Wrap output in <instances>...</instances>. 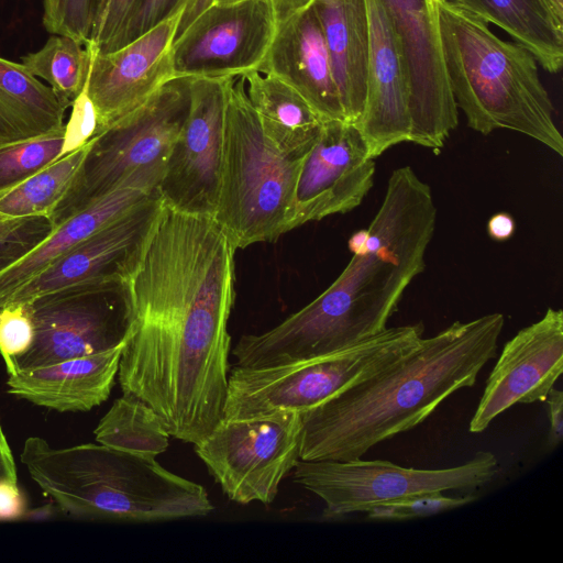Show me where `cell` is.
<instances>
[{"instance_id": "cell-20", "label": "cell", "mask_w": 563, "mask_h": 563, "mask_svg": "<svg viewBox=\"0 0 563 563\" xmlns=\"http://www.w3.org/2000/svg\"><path fill=\"white\" fill-rule=\"evenodd\" d=\"M257 71L288 84L323 121H346L321 24L312 4L278 22Z\"/></svg>"}, {"instance_id": "cell-32", "label": "cell", "mask_w": 563, "mask_h": 563, "mask_svg": "<svg viewBox=\"0 0 563 563\" xmlns=\"http://www.w3.org/2000/svg\"><path fill=\"white\" fill-rule=\"evenodd\" d=\"M48 217L0 214V273L36 247L54 230Z\"/></svg>"}, {"instance_id": "cell-29", "label": "cell", "mask_w": 563, "mask_h": 563, "mask_svg": "<svg viewBox=\"0 0 563 563\" xmlns=\"http://www.w3.org/2000/svg\"><path fill=\"white\" fill-rule=\"evenodd\" d=\"M89 142L60 156L2 195L0 197V214L8 218H49L74 181L87 153Z\"/></svg>"}, {"instance_id": "cell-17", "label": "cell", "mask_w": 563, "mask_h": 563, "mask_svg": "<svg viewBox=\"0 0 563 563\" xmlns=\"http://www.w3.org/2000/svg\"><path fill=\"white\" fill-rule=\"evenodd\" d=\"M163 205L157 194L104 225L24 283L5 305L30 302L78 283L124 282L136 265Z\"/></svg>"}, {"instance_id": "cell-35", "label": "cell", "mask_w": 563, "mask_h": 563, "mask_svg": "<svg viewBox=\"0 0 563 563\" xmlns=\"http://www.w3.org/2000/svg\"><path fill=\"white\" fill-rule=\"evenodd\" d=\"M140 0H102L90 44L97 53L113 51L129 16Z\"/></svg>"}, {"instance_id": "cell-28", "label": "cell", "mask_w": 563, "mask_h": 563, "mask_svg": "<svg viewBox=\"0 0 563 563\" xmlns=\"http://www.w3.org/2000/svg\"><path fill=\"white\" fill-rule=\"evenodd\" d=\"M92 48L66 35L51 34L36 52L21 56V63L44 80L68 108L84 89L89 76Z\"/></svg>"}, {"instance_id": "cell-10", "label": "cell", "mask_w": 563, "mask_h": 563, "mask_svg": "<svg viewBox=\"0 0 563 563\" xmlns=\"http://www.w3.org/2000/svg\"><path fill=\"white\" fill-rule=\"evenodd\" d=\"M301 434V413L278 411L222 420L194 449L230 500L269 505L300 460Z\"/></svg>"}, {"instance_id": "cell-4", "label": "cell", "mask_w": 563, "mask_h": 563, "mask_svg": "<svg viewBox=\"0 0 563 563\" xmlns=\"http://www.w3.org/2000/svg\"><path fill=\"white\" fill-rule=\"evenodd\" d=\"M20 461L42 492L75 519L156 522L205 517L214 509L202 485L145 454L100 443L53 448L29 437Z\"/></svg>"}, {"instance_id": "cell-36", "label": "cell", "mask_w": 563, "mask_h": 563, "mask_svg": "<svg viewBox=\"0 0 563 563\" xmlns=\"http://www.w3.org/2000/svg\"><path fill=\"white\" fill-rule=\"evenodd\" d=\"M189 0H140L124 24L113 51L141 36L170 16ZM112 51V52H113Z\"/></svg>"}, {"instance_id": "cell-19", "label": "cell", "mask_w": 563, "mask_h": 563, "mask_svg": "<svg viewBox=\"0 0 563 563\" xmlns=\"http://www.w3.org/2000/svg\"><path fill=\"white\" fill-rule=\"evenodd\" d=\"M369 48L363 112L354 123L372 158L402 142L411 130L408 69L382 0H366Z\"/></svg>"}, {"instance_id": "cell-15", "label": "cell", "mask_w": 563, "mask_h": 563, "mask_svg": "<svg viewBox=\"0 0 563 563\" xmlns=\"http://www.w3.org/2000/svg\"><path fill=\"white\" fill-rule=\"evenodd\" d=\"M375 162L354 123L324 121L303 156L287 231L361 205L373 187Z\"/></svg>"}, {"instance_id": "cell-33", "label": "cell", "mask_w": 563, "mask_h": 563, "mask_svg": "<svg viewBox=\"0 0 563 563\" xmlns=\"http://www.w3.org/2000/svg\"><path fill=\"white\" fill-rule=\"evenodd\" d=\"M472 494L445 496L443 492H432L407 496L373 506L365 514L371 520L399 521L433 516L473 501Z\"/></svg>"}, {"instance_id": "cell-43", "label": "cell", "mask_w": 563, "mask_h": 563, "mask_svg": "<svg viewBox=\"0 0 563 563\" xmlns=\"http://www.w3.org/2000/svg\"><path fill=\"white\" fill-rule=\"evenodd\" d=\"M246 0H189L184 11L179 31L188 24L198 13L211 4H232Z\"/></svg>"}, {"instance_id": "cell-38", "label": "cell", "mask_w": 563, "mask_h": 563, "mask_svg": "<svg viewBox=\"0 0 563 563\" xmlns=\"http://www.w3.org/2000/svg\"><path fill=\"white\" fill-rule=\"evenodd\" d=\"M26 514V500L18 482L0 479V520H15Z\"/></svg>"}, {"instance_id": "cell-1", "label": "cell", "mask_w": 563, "mask_h": 563, "mask_svg": "<svg viewBox=\"0 0 563 563\" xmlns=\"http://www.w3.org/2000/svg\"><path fill=\"white\" fill-rule=\"evenodd\" d=\"M236 249L211 217L163 205L123 283L130 333L123 395L151 406L170 437L197 444L223 420Z\"/></svg>"}, {"instance_id": "cell-39", "label": "cell", "mask_w": 563, "mask_h": 563, "mask_svg": "<svg viewBox=\"0 0 563 563\" xmlns=\"http://www.w3.org/2000/svg\"><path fill=\"white\" fill-rule=\"evenodd\" d=\"M549 416L548 448L555 449L563 438V391L551 388L545 398Z\"/></svg>"}, {"instance_id": "cell-6", "label": "cell", "mask_w": 563, "mask_h": 563, "mask_svg": "<svg viewBox=\"0 0 563 563\" xmlns=\"http://www.w3.org/2000/svg\"><path fill=\"white\" fill-rule=\"evenodd\" d=\"M302 158L288 157L274 145L249 101L243 77L235 78L228 95L223 166L213 219L236 250L275 241L288 232Z\"/></svg>"}, {"instance_id": "cell-31", "label": "cell", "mask_w": 563, "mask_h": 563, "mask_svg": "<svg viewBox=\"0 0 563 563\" xmlns=\"http://www.w3.org/2000/svg\"><path fill=\"white\" fill-rule=\"evenodd\" d=\"M102 0H43L42 22L49 34L90 43Z\"/></svg>"}, {"instance_id": "cell-30", "label": "cell", "mask_w": 563, "mask_h": 563, "mask_svg": "<svg viewBox=\"0 0 563 563\" xmlns=\"http://www.w3.org/2000/svg\"><path fill=\"white\" fill-rule=\"evenodd\" d=\"M65 128L31 140L0 143V197L60 157Z\"/></svg>"}, {"instance_id": "cell-27", "label": "cell", "mask_w": 563, "mask_h": 563, "mask_svg": "<svg viewBox=\"0 0 563 563\" xmlns=\"http://www.w3.org/2000/svg\"><path fill=\"white\" fill-rule=\"evenodd\" d=\"M93 433L100 444L154 457L167 450L170 438L158 413L130 395L113 401Z\"/></svg>"}, {"instance_id": "cell-3", "label": "cell", "mask_w": 563, "mask_h": 563, "mask_svg": "<svg viewBox=\"0 0 563 563\" xmlns=\"http://www.w3.org/2000/svg\"><path fill=\"white\" fill-rule=\"evenodd\" d=\"M505 323L495 312L455 321L371 376L301 413L300 460L350 461L423 422L472 387L496 356Z\"/></svg>"}, {"instance_id": "cell-7", "label": "cell", "mask_w": 563, "mask_h": 563, "mask_svg": "<svg viewBox=\"0 0 563 563\" xmlns=\"http://www.w3.org/2000/svg\"><path fill=\"white\" fill-rule=\"evenodd\" d=\"M422 322L390 327L338 351L286 364L229 371L223 420L305 412L415 349Z\"/></svg>"}, {"instance_id": "cell-21", "label": "cell", "mask_w": 563, "mask_h": 563, "mask_svg": "<svg viewBox=\"0 0 563 563\" xmlns=\"http://www.w3.org/2000/svg\"><path fill=\"white\" fill-rule=\"evenodd\" d=\"M165 167H151L134 173L119 187L54 228L36 247L0 273V309L24 283L44 269L63 253L159 194L158 185Z\"/></svg>"}, {"instance_id": "cell-41", "label": "cell", "mask_w": 563, "mask_h": 563, "mask_svg": "<svg viewBox=\"0 0 563 563\" xmlns=\"http://www.w3.org/2000/svg\"><path fill=\"white\" fill-rule=\"evenodd\" d=\"M0 479L18 482L14 457L0 423Z\"/></svg>"}, {"instance_id": "cell-25", "label": "cell", "mask_w": 563, "mask_h": 563, "mask_svg": "<svg viewBox=\"0 0 563 563\" xmlns=\"http://www.w3.org/2000/svg\"><path fill=\"white\" fill-rule=\"evenodd\" d=\"M66 109L51 87L22 63L0 56V143L63 130Z\"/></svg>"}, {"instance_id": "cell-37", "label": "cell", "mask_w": 563, "mask_h": 563, "mask_svg": "<svg viewBox=\"0 0 563 563\" xmlns=\"http://www.w3.org/2000/svg\"><path fill=\"white\" fill-rule=\"evenodd\" d=\"M97 131L98 114L85 85L81 92L71 103L70 117L68 122L65 123L60 156L86 145L97 134Z\"/></svg>"}, {"instance_id": "cell-14", "label": "cell", "mask_w": 563, "mask_h": 563, "mask_svg": "<svg viewBox=\"0 0 563 563\" xmlns=\"http://www.w3.org/2000/svg\"><path fill=\"white\" fill-rule=\"evenodd\" d=\"M408 69L409 142L440 150L459 124L445 75L435 0H382Z\"/></svg>"}, {"instance_id": "cell-13", "label": "cell", "mask_w": 563, "mask_h": 563, "mask_svg": "<svg viewBox=\"0 0 563 563\" xmlns=\"http://www.w3.org/2000/svg\"><path fill=\"white\" fill-rule=\"evenodd\" d=\"M278 21L271 0L211 4L177 34L175 77H242L257 71Z\"/></svg>"}, {"instance_id": "cell-2", "label": "cell", "mask_w": 563, "mask_h": 563, "mask_svg": "<svg viewBox=\"0 0 563 563\" xmlns=\"http://www.w3.org/2000/svg\"><path fill=\"white\" fill-rule=\"evenodd\" d=\"M437 208L430 186L410 166L395 169L368 229L364 253L354 254L314 300L274 328L243 334L232 355L246 368L324 355L375 335L411 280L423 272Z\"/></svg>"}, {"instance_id": "cell-26", "label": "cell", "mask_w": 563, "mask_h": 563, "mask_svg": "<svg viewBox=\"0 0 563 563\" xmlns=\"http://www.w3.org/2000/svg\"><path fill=\"white\" fill-rule=\"evenodd\" d=\"M506 31L545 70L563 64V27L541 0H448Z\"/></svg>"}, {"instance_id": "cell-34", "label": "cell", "mask_w": 563, "mask_h": 563, "mask_svg": "<svg viewBox=\"0 0 563 563\" xmlns=\"http://www.w3.org/2000/svg\"><path fill=\"white\" fill-rule=\"evenodd\" d=\"M34 340V321L30 302H10L0 309V355L8 375L15 373V361L24 355Z\"/></svg>"}, {"instance_id": "cell-8", "label": "cell", "mask_w": 563, "mask_h": 563, "mask_svg": "<svg viewBox=\"0 0 563 563\" xmlns=\"http://www.w3.org/2000/svg\"><path fill=\"white\" fill-rule=\"evenodd\" d=\"M190 80L172 79L90 140L74 181L49 216L54 227L114 190L134 173L166 166L188 113Z\"/></svg>"}, {"instance_id": "cell-23", "label": "cell", "mask_w": 563, "mask_h": 563, "mask_svg": "<svg viewBox=\"0 0 563 563\" xmlns=\"http://www.w3.org/2000/svg\"><path fill=\"white\" fill-rule=\"evenodd\" d=\"M345 120L364 109L369 25L366 0H314Z\"/></svg>"}, {"instance_id": "cell-45", "label": "cell", "mask_w": 563, "mask_h": 563, "mask_svg": "<svg viewBox=\"0 0 563 563\" xmlns=\"http://www.w3.org/2000/svg\"><path fill=\"white\" fill-rule=\"evenodd\" d=\"M555 22L563 27V0H541Z\"/></svg>"}, {"instance_id": "cell-22", "label": "cell", "mask_w": 563, "mask_h": 563, "mask_svg": "<svg viewBox=\"0 0 563 563\" xmlns=\"http://www.w3.org/2000/svg\"><path fill=\"white\" fill-rule=\"evenodd\" d=\"M123 345L8 375V393L59 412H86L106 401L118 376Z\"/></svg>"}, {"instance_id": "cell-9", "label": "cell", "mask_w": 563, "mask_h": 563, "mask_svg": "<svg viewBox=\"0 0 563 563\" xmlns=\"http://www.w3.org/2000/svg\"><path fill=\"white\" fill-rule=\"evenodd\" d=\"M498 471L495 454L478 451L461 465L435 470L361 457L350 461L299 460L294 467L292 481L323 501L322 518L336 519L411 495L472 492L490 483Z\"/></svg>"}, {"instance_id": "cell-42", "label": "cell", "mask_w": 563, "mask_h": 563, "mask_svg": "<svg viewBox=\"0 0 563 563\" xmlns=\"http://www.w3.org/2000/svg\"><path fill=\"white\" fill-rule=\"evenodd\" d=\"M276 13L277 21L280 22L288 16L310 7L314 0H271Z\"/></svg>"}, {"instance_id": "cell-40", "label": "cell", "mask_w": 563, "mask_h": 563, "mask_svg": "<svg viewBox=\"0 0 563 563\" xmlns=\"http://www.w3.org/2000/svg\"><path fill=\"white\" fill-rule=\"evenodd\" d=\"M516 230V222L510 213L497 212L487 222V233L490 239L498 242L509 240Z\"/></svg>"}, {"instance_id": "cell-18", "label": "cell", "mask_w": 563, "mask_h": 563, "mask_svg": "<svg viewBox=\"0 0 563 563\" xmlns=\"http://www.w3.org/2000/svg\"><path fill=\"white\" fill-rule=\"evenodd\" d=\"M563 371V311L548 308L537 322L518 331L487 377L470 431L479 433L516 404L545 400Z\"/></svg>"}, {"instance_id": "cell-12", "label": "cell", "mask_w": 563, "mask_h": 563, "mask_svg": "<svg viewBox=\"0 0 563 563\" xmlns=\"http://www.w3.org/2000/svg\"><path fill=\"white\" fill-rule=\"evenodd\" d=\"M190 79L188 113L167 157L158 192L169 208L213 218L223 166L228 95L235 78Z\"/></svg>"}, {"instance_id": "cell-24", "label": "cell", "mask_w": 563, "mask_h": 563, "mask_svg": "<svg viewBox=\"0 0 563 563\" xmlns=\"http://www.w3.org/2000/svg\"><path fill=\"white\" fill-rule=\"evenodd\" d=\"M251 106L274 145L286 156L302 158L324 122L312 107L279 78L252 71L242 76Z\"/></svg>"}, {"instance_id": "cell-16", "label": "cell", "mask_w": 563, "mask_h": 563, "mask_svg": "<svg viewBox=\"0 0 563 563\" xmlns=\"http://www.w3.org/2000/svg\"><path fill=\"white\" fill-rule=\"evenodd\" d=\"M186 5L113 52L100 54L90 44L92 59L86 86L98 114L97 134L176 78L173 45Z\"/></svg>"}, {"instance_id": "cell-44", "label": "cell", "mask_w": 563, "mask_h": 563, "mask_svg": "<svg viewBox=\"0 0 563 563\" xmlns=\"http://www.w3.org/2000/svg\"><path fill=\"white\" fill-rule=\"evenodd\" d=\"M368 238V229H361L354 232L347 241V247L350 252L353 255L364 253L367 247Z\"/></svg>"}, {"instance_id": "cell-11", "label": "cell", "mask_w": 563, "mask_h": 563, "mask_svg": "<svg viewBox=\"0 0 563 563\" xmlns=\"http://www.w3.org/2000/svg\"><path fill=\"white\" fill-rule=\"evenodd\" d=\"M124 282H85L30 301L34 340L15 361V372L123 345L130 333Z\"/></svg>"}, {"instance_id": "cell-5", "label": "cell", "mask_w": 563, "mask_h": 563, "mask_svg": "<svg viewBox=\"0 0 563 563\" xmlns=\"http://www.w3.org/2000/svg\"><path fill=\"white\" fill-rule=\"evenodd\" d=\"M435 11L448 84L467 125L484 135L515 131L562 156L563 137L534 56L448 0H435Z\"/></svg>"}]
</instances>
